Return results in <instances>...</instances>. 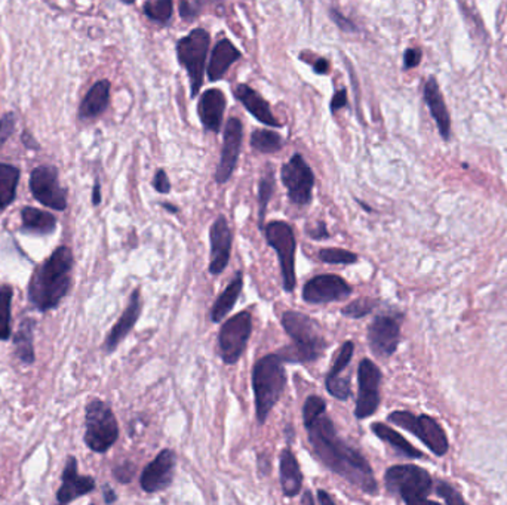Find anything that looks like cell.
Segmentation results:
<instances>
[{"instance_id": "49", "label": "cell", "mask_w": 507, "mask_h": 505, "mask_svg": "<svg viewBox=\"0 0 507 505\" xmlns=\"http://www.w3.org/2000/svg\"><path fill=\"white\" fill-rule=\"evenodd\" d=\"M347 103H349V101H347V90H345V87H343V90H340V91H337L334 94V97L331 99V104H329L333 115H335L338 110L345 108L347 106Z\"/></svg>"}, {"instance_id": "46", "label": "cell", "mask_w": 507, "mask_h": 505, "mask_svg": "<svg viewBox=\"0 0 507 505\" xmlns=\"http://www.w3.org/2000/svg\"><path fill=\"white\" fill-rule=\"evenodd\" d=\"M153 187H155V190L160 194H168L171 192V181L168 178L167 172H165L163 169L156 171L155 178H153Z\"/></svg>"}, {"instance_id": "55", "label": "cell", "mask_w": 507, "mask_h": 505, "mask_svg": "<svg viewBox=\"0 0 507 505\" xmlns=\"http://www.w3.org/2000/svg\"><path fill=\"white\" fill-rule=\"evenodd\" d=\"M162 206H163L165 209H167L168 212H171V213H179V208L171 205V204H167V201H165V204H162Z\"/></svg>"}, {"instance_id": "6", "label": "cell", "mask_w": 507, "mask_h": 505, "mask_svg": "<svg viewBox=\"0 0 507 505\" xmlns=\"http://www.w3.org/2000/svg\"><path fill=\"white\" fill-rule=\"evenodd\" d=\"M85 443L97 453L107 452L119 439L115 413L106 401L94 399L86 405Z\"/></svg>"}, {"instance_id": "52", "label": "cell", "mask_w": 507, "mask_h": 505, "mask_svg": "<svg viewBox=\"0 0 507 505\" xmlns=\"http://www.w3.org/2000/svg\"><path fill=\"white\" fill-rule=\"evenodd\" d=\"M118 499V497H116V494H115V490H113L109 485H106L104 486V501L107 502V504H111V502H115Z\"/></svg>"}, {"instance_id": "34", "label": "cell", "mask_w": 507, "mask_h": 505, "mask_svg": "<svg viewBox=\"0 0 507 505\" xmlns=\"http://www.w3.org/2000/svg\"><path fill=\"white\" fill-rule=\"evenodd\" d=\"M14 289L9 285L0 287V341L11 338V302Z\"/></svg>"}, {"instance_id": "40", "label": "cell", "mask_w": 507, "mask_h": 505, "mask_svg": "<svg viewBox=\"0 0 507 505\" xmlns=\"http://www.w3.org/2000/svg\"><path fill=\"white\" fill-rule=\"evenodd\" d=\"M326 411V401L321 396H309L304 401L303 406V422H309L314 418H318L319 415L325 413Z\"/></svg>"}, {"instance_id": "38", "label": "cell", "mask_w": 507, "mask_h": 505, "mask_svg": "<svg viewBox=\"0 0 507 505\" xmlns=\"http://www.w3.org/2000/svg\"><path fill=\"white\" fill-rule=\"evenodd\" d=\"M325 387L329 394L341 401L347 400L352 396L350 378L347 380V378H341V376H326Z\"/></svg>"}, {"instance_id": "14", "label": "cell", "mask_w": 507, "mask_h": 505, "mask_svg": "<svg viewBox=\"0 0 507 505\" xmlns=\"http://www.w3.org/2000/svg\"><path fill=\"white\" fill-rule=\"evenodd\" d=\"M401 314H378L368 327V344L378 357L395 355L401 339Z\"/></svg>"}, {"instance_id": "11", "label": "cell", "mask_w": 507, "mask_h": 505, "mask_svg": "<svg viewBox=\"0 0 507 505\" xmlns=\"http://www.w3.org/2000/svg\"><path fill=\"white\" fill-rule=\"evenodd\" d=\"M281 180L286 188L289 200L294 205L306 206L312 201L314 173L300 153H296L281 169Z\"/></svg>"}, {"instance_id": "36", "label": "cell", "mask_w": 507, "mask_h": 505, "mask_svg": "<svg viewBox=\"0 0 507 505\" xmlns=\"http://www.w3.org/2000/svg\"><path fill=\"white\" fill-rule=\"evenodd\" d=\"M377 306L378 301L374 298H358L341 308V314L350 319H362L365 315L371 314Z\"/></svg>"}, {"instance_id": "16", "label": "cell", "mask_w": 507, "mask_h": 505, "mask_svg": "<svg viewBox=\"0 0 507 505\" xmlns=\"http://www.w3.org/2000/svg\"><path fill=\"white\" fill-rule=\"evenodd\" d=\"M244 141V126L237 118H232L225 125L224 140L221 147V156L217 171H215V183L225 184L232 178L236 169L240 150Z\"/></svg>"}, {"instance_id": "1", "label": "cell", "mask_w": 507, "mask_h": 505, "mask_svg": "<svg viewBox=\"0 0 507 505\" xmlns=\"http://www.w3.org/2000/svg\"><path fill=\"white\" fill-rule=\"evenodd\" d=\"M307 430L314 457L333 473L343 477L346 482L363 490L365 494L375 495L378 485L370 462L362 453L340 439L333 420L326 413L319 415L309 422H304Z\"/></svg>"}, {"instance_id": "29", "label": "cell", "mask_w": 507, "mask_h": 505, "mask_svg": "<svg viewBox=\"0 0 507 505\" xmlns=\"http://www.w3.org/2000/svg\"><path fill=\"white\" fill-rule=\"evenodd\" d=\"M371 430L380 440L386 441V443H389L393 449H395L399 455L407 458H423V453L420 450L415 449L407 439L393 430V428H390L389 425L383 422H374L371 425Z\"/></svg>"}, {"instance_id": "20", "label": "cell", "mask_w": 507, "mask_h": 505, "mask_svg": "<svg viewBox=\"0 0 507 505\" xmlns=\"http://www.w3.org/2000/svg\"><path fill=\"white\" fill-rule=\"evenodd\" d=\"M141 307L143 306H141V295H139V289H134L131 298H130V302H128V307L125 308L119 320L115 323V326L111 327V331L109 332V335L106 338V343H104L106 353L115 351L122 341L128 336V334L135 326L139 314H141Z\"/></svg>"}, {"instance_id": "51", "label": "cell", "mask_w": 507, "mask_h": 505, "mask_svg": "<svg viewBox=\"0 0 507 505\" xmlns=\"http://www.w3.org/2000/svg\"><path fill=\"white\" fill-rule=\"evenodd\" d=\"M101 204V184L97 180L94 184V190H92V205L98 206Z\"/></svg>"}, {"instance_id": "17", "label": "cell", "mask_w": 507, "mask_h": 505, "mask_svg": "<svg viewBox=\"0 0 507 505\" xmlns=\"http://www.w3.org/2000/svg\"><path fill=\"white\" fill-rule=\"evenodd\" d=\"M176 464L175 452L171 449L160 450L156 458L146 465L141 474V488L147 494L168 489L174 481V470Z\"/></svg>"}, {"instance_id": "4", "label": "cell", "mask_w": 507, "mask_h": 505, "mask_svg": "<svg viewBox=\"0 0 507 505\" xmlns=\"http://www.w3.org/2000/svg\"><path fill=\"white\" fill-rule=\"evenodd\" d=\"M281 356L268 355L261 357L252 369V388L256 396V413L258 424L268 421L272 409L281 399L286 387V374Z\"/></svg>"}, {"instance_id": "35", "label": "cell", "mask_w": 507, "mask_h": 505, "mask_svg": "<svg viewBox=\"0 0 507 505\" xmlns=\"http://www.w3.org/2000/svg\"><path fill=\"white\" fill-rule=\"evenodd\" d=\"M143 10L148 20L159 24H168L172 18L174 0H148L144 3Z\"/></svg>"}, {"instance_id": "43", "label": "cell", "mask_w": 507, "mask_h": 505, "mask_svg": "<svg viewBox=\"0 0 507 505\" xmlns=\"http://www.w3.org/2000/svg\"><path fill=\"white\" fill-rule=\"evenodd\" d=\"M329 15H331V20L334 21V24L337 25V27H338L341 31H345V33H354V31H358V27H356V25H354V22H353L352 20H349L347 17H345L343 14H341L340 10L331 9V10H329Z\"/></svg>"}, {"instance_id": "7", "label": "cell", "mask_w": 507, "mask_h": 505, "mask_svg": "<svg viewBox=\"0 0 507 505\" xmlns=\"http://www.w3.org/2000/svg\"><path fill=\"white\" fill-rule=\"evenodd\" d=\"M209 33L204 29H195L176 43V57L186 69L190 80V95L197 97L205 78L207 57L209 52Z\"/></svg>"}, {"instance_id": "37", "label": "cell", "mask_w": 507, "mask_h": 505, "mask_svg": "<svg viewBox=\"0 0 507 505\" xmlns=\"http://www.w3.org/2000/svg\"><path fill=\"white\" fill-rule=\"evenodd\" d=\"M319 259L326 264H343L350 265L358 261V255L354 252L340 248H325L319 250Z\"/></svg>"}, {"instance_id": "9", "label": "cell", "mask_w": 507, "mask_h": 505, "mask_svg": "<svg viewBox=\"0 0 507 505\" xmlns=\"http://www.w3.org/2000/svg\"><path fill=\"white\" fill-rule=\"evenodd\" d=\"M389 421L420 439L435 455L442 457L448 452L450 445L447 434L432 416L414 415L407 411H395L389 415Z\"/></svg>"}, {"instance_id": "39", "label": "cell", "mask_w": 507, "mask_h": 505, "mask_svg": "<svg viewBox=\"0 0 507 505\" xmlns=\"http://www.w3.org/2000/svg\"><path fill=\"white\" fill-rule=\"evenodd\" d=\"M353 351H354V344L352 343V341H346V343L341 346L337 357L333 362L331 369H329L326 376H340V374L350 364L352 357H353Z\"/></svg>"}, {"instance_id": "31", "label": "cell", "mask_w": 507, "mask_h": 505, "mask_svg": "<svg viewBox=\"0 0 507 505\" xmlns=\"http://www.w3.org/2000/svg\"><path fill=\"white\" fill-rule=\"evenodd\" d=\"M18 181L20 169L8 163H0V213L14 201Z\"/></svg>"}, {"instance_id": "21", "label": "cell", "mask_w": 507, "mask_h": 505, "mask_svg": "<svg viewBox=\"0 0 507 505\" xmlns=\"http://www.w3.org/2000/svg\"><path fill=\"white\" fill-rule=\"evenodd\" d=\"M225 111V95L220 90H208L202 94L197 104V115L207 131L218 134Z\"/></svg>"}, {"instance_id": "23", "label": "cell", "mask_w": 507, "mask_h": 505, "mask_svg": "<svg viewBox=\"0 0 507 505\" xmlns=\"http://www.w3.org/2000/svg\"><path fill=\"white\" fill-rule=\"evenodd\" d=\"M233 94L239 103L242 104L258 122L268 126H273V128H281L282 123L275 118L270 104L256 90H252V87L248 86L246 83H237L235 86Z\"/></svg>"}, {"instance_id": "44", "label": "cell", "mask_w": 507, "mask_h": 505, "mask_svg": "<svg viewBox=\"0 0 507 505\" xmlns=\"http://www.w3.org/2000/svg\"><path fill=\"white\" fill-rule=\"evenodd\" d=\"M135 471L137 467L132 462H123L116 467L115 471H113V476H115L120 483H130L135 476Z\"/></svg>"}, {"instance_id": "28", "label": "cell", "mask_w": 507, "mask_h": 505, "mask_svg": "<svg viewBox=\"0 0 507 505\" xmlns=\"http://www.w3.org/2000/svg\"><path fill=\"white\" fill-rule=\"evenodd\" d=\"M22 232L34 234H53L57 230V218L46 211L25 206L21 211Z\"/></svg>"}, {"instance_id": "18", "label": "cell", "mask_w": 507, "mask_h": 505, "mask_svg": "<svg viewBox=\"0 0 507 505\" xmlns=\"http://www.w3.org/2000/svg\"><path fill=\"white\" fill-rule=\"evenodd\" d=\"M209 242H211V261H209V273L212 276L221 274L230 261L233 233L224 215H218L211 225L209 230Z\"/></svg>"}, {"instance_id": "50", "label": "cell", "mask_w": 507, "mask_h": 505, "mask_svg": "<svg viewBox=\"0 0 507 505\" xmlns=\"http://www.w3.org/2000/svg\"><path fill=\"white\" fill-rule=\"evenodd\" d=\"M313 70L316 71V74H328V71H329V61L325 59V58H319L318 61H314Z\"/></svg>"}, {"instance_id": "12", "label": "cell", "mask_w": 507, "mask_h": 505, "mask_svg": "<svg viewBox=\"0 0 507 505\" xmlns=\"http://www.w3.org/2000/svg\"><path fill=\"white\" fill-rule=\"evenodd\" d=\"M383 375L378 366L370 359H363L358 366V399L354 416L358 420L370 418L380 406V384Z\"/></svg>"}, {"instance_id": "41", "label": "cell", "mask_w": 507, "mask_h": 505, "mask_svg": "<svg viewBox=\"0 0 507 505\" xmlns=\"http://www.w3.org/2000/svg\"><path fill=\"white\" fill-rule=\"evenodd\" d=\"M15 131V115L14 113H6L0 118V148L5 145L11 135Z\"/></svg>"}, {"instance_id": "27", "label": "cell", "mask_w": 507, "mask_h": 505, "mask_svg": "<svg viewBox=\"0 0 507 505\" xmlns=\"http://www.w3.org/2000/svg\"><path fill=\"white\" fill-rule=\"evenodd\" d=\"M242 289H244V273L236 271L233 280L227 285L224 292L215 299L214 306L211 308V320L214 323L221 322L225 315L233 310L235 304L240 297V292H242Z\"/></svg>"}, {"instance_id": "13", "label": "cell", "mask_w": 507, "mask_h": 505, "mask_svg": "<svg viewBox=\"0 0 507 505\" xmlns=\"http://www.w3.org/2000/svg\"><path fill=\"white\" fill-rule=\"evenodd\" d=\"M30 192L37 201L46 208L66 211L67 192L58 178V169L50 165H42L30 173Z\"/></svg>"}, {"instance_id": "45", "label": "cell", "mask_w": 507, "mask_h": 505, "mask_svg": "<svg viewBox=\"0 0 507 505\" xmlns=\"http://www.w3.org/2000/svg\"><path fill=\"white\" fill-rule=\"evenodd\" d=\"M422 57H423L422 49H418V48H408L407 50H405V54H403V69H405V70H410V69L417 67L418 64H420Z\"/></svg>"}, {"instance_id": "42", "label": "cell", "mask_w": 507, "mask_h": 505, "mask_svg": "<svg viewBox=\"0 0 507 505\" xmlns=\"http://www.w3.org/2000/svg\"><path fill=\"white\" fill-rule=\"evenodd\" d=\"M436 494L443 498L447 504H464L463 497L455 490L451 485L445 483V482H438L436 485Z\"/></svg>"}, {"instance_id": "19", "label": "cell", "mask_w": 507, "mask_h": 505, "mask_svg": "<svg viewBox=\"0 0 507 505\" xmlns=\"http://www.w3.org/2000/svg\"><path fill=\"white\" fill-rule=\"evenodd\" d=\"M95 489V481L90 476H81L78 473V461L69 457L64 471H62V485L57 492L60 504H69L76 498L88 495Z\"/></svg>"}, {"instance_id": "15", "label": "cell", "mask_w": 507, "mask_h": 505, "mask_svg": "<svg viewBox=\"0 0 507 505\" xmlns=\"http://www.w3.org/2000/svg\"><path fill=\"white\" fill-rule=\"evenodd\" d=\"M353 292V287L337 274L314 276L303 287V299L307 304H329L334 301H343Z\"/></svg>"}, {"instance_id": "33", "label": "cell", "mask_w": 507, "mask_h": 505, "mask_svg": "<svg viewBox=\"0 0 507 505\" xmlns=\"http://www.w3.org/2000/svg\"><path fill=\"white\" fill-rule=\"evenodd\" d=\"M275 190V172L272 166H268V171L264 172L260 181L258 187V225L260 229H264V221H265V212H268L269 201L273 196Z\"/></svg>"}, {"instance_id": "47", "label": "cell", "mask_w": 507, "mask_h": 505, "mask_svg": "<svg viewBox=\"0 0 507 505\" xmlns=\"http://www.w3.org/2000/svg\"><path fill=\"white\" fill-rule=\"evenodd\" d=\"M179 9H180V15L184 21H193L200 14L196 5L193 2H190V0H181Z\"/></svg>"}, {"instance_id": "32", "label": "cell", "mask_w": 507, "mask_h": 505, "mask_svg": "<svg viewBox=\"0 0 507 505\" xmlns=\"http://www.w3.org/2000/svg\"><path fill=\"white\" fill-rule=\"evenodd\" d=\"M251 145L258 153L272 155L284 148V138L275 131L256 129L251 135Z\"/></svg>"}, {"instance_id": "8", "label": "cell", "mask_w": 507, "mask_h": 505, "mask_svg": "<svg viewBox=\"0 0 507 505\" xmlns=\"http://www.w3.org/2000/svg\"><path fill=\"white\" fill-rule=\"evenodd\" d=\"M264 237L269 245L276 250L279 264H281L284 289L285 292H293L296 289V249L297 242L294 230L285 221H272L264 225Z\"/></svg>"}, {"instance_id": "26", "label": "cell", "mask_w": 507, "mask_h": 505, "mask_svg": "<svg viewBox=\"0 0 507 505\" xmlns=\"http://www.w3.org/2000/svg\"><path fill=\"white\" fill-rule=\"evenodd\" d=\"M110 103V82L98 80L85 95L79 107V118L83 120L95 119L103 115Z\"/></svg>"}, {"instance_id": "2", "label": "cell", "mask_w": 507, "mask_h": 505, "mask_svg": "<svg viewBox=\"0 0 507 505\" xmlns=\"http://www.w3.org/2000/svg\"><path fill=\"white\" fill-rule=\"evenodd\" d=\"M73 265L71 249L60 246L34 270L29 283V299L36 310L43 313L58 307L71 286Z\"/></svg>"}, {"instance_id": "3", "label": "cell", "mask_w": 507, "mask_h": 505, "mask_svg": "<svg viewBox=\"0 0 507 505\" xmlns=\"http://www.w3.org/2000/svg\"><path fill=\"white\" fill-rule=\"evenodd\" d=\"M282 326L293 339V344L277 351V355L284 362L306 364L321 359L324 350L326 348V341L319 325L310 319L307 314L294 310L285 311L282 315Z\"/></svg>"}, {"instance_id": "30", "label": "cell", "mask_w": 507, "mask_h": 505, "mask_svg": "<svg viewBox=\"0 0 507 505\" xmlns=\"http://www.w3.org/2000/svg\"><path fill=\"white\" fill-rule=\"evenodd\" d=\"M36 322L32 318L24 319L20 325V329L14 336L15 355L24 364L34 363V348H33V332Z\"/></svg>"}, {"instance_id": "56", "label": "cell", "mask_w": 507, "mask_h": 505, "mask_svg": "<svg viewBox=\"0 0 507 505\" xmlns=\"http://www.w3.org/2000/svg\"><path fill=\"white\" fill-rule=\"evenodd\" d=\"M122 2H125V3H134L135 0H122Z\"/></svg>"}, {"instance_id": "10", "label": "cell", "mask_w": 507, "mask_h": 505, "mask_svg": "<svg viewBox=\"0 0 507 505\" xmlns=\"http://www.w3.org/2000/svg\"><path fill=\"white\" fill-rule=\"evenodd\" d=\"M252 334V315L240 311L227 320L218 334L220 357L225 364H236L244 356Z\"/></svg>"}, {"instance_id": "48", "label": "cell", "mask_w": 507, "mask_h": 505, "mask_svg": "<svg viewBox=\"0 0 507 505\" xmlns=\"http://www.w3.org/2000/svg\"><path fill=\"white\" fill-rule=\"evenodd\" d=\"M307 234L314 239V241H324V239H329L331 234L328 232V227L324 221H318L313 227H307Z\"/></svg>"}, {"instance_id": "53", "label": "cell", "mask_w": 507, "mask_h": 505, "mask_svg": "<svg viewBox=\"0 0 507 505\" xmlns=\"http://www.w3.org/2000/svg\"><path fill=\"white\" fill-rule=\"evenodd\" d=\"M318 502L319 504H334L335 501H334V498L328 495V492L321 489V490H318Z\"/></svg>"}, {"instance_id": "25", "label": "cell", "mask_w": 507, "mask_h": 505, "mask_svg": "<svg viewBox=\"0 0 507 505\" xmlns=\"http://www.w3.org/2000/svg\"><path fill=\"white\" fill-rule=\"evenodd\" d=\"M279 474H281V486L286 498L297 497L303 488V473L300 464L289 448L281 452L279 458Z\"/></svg>"}, {"instance_id": "5", "label": "cell", "mask_w": 507, "mask_h": 505, "mask_svg": "<svg viewBox=\"0 0 507 505\" xmlns=\"http://www.w3.org/2000/svg\"><path fill=\"white\" fill-rule=\"evenodd\" d=\"M387 490L407 504L426 502L433 489L430 474L417 465H393L384 474Z\"/></svg>"}, {"instance_id": "24", "label": "cell", "mask_w": 507, "mask_h": 505, "mask_svg": "<svg viewBox=\"0 0 507 505\" xmlns=\"http://www.w3.org/2000/svg\"><path fill=\"white\" fill-rule=\"evenodd\" d=\"M240 57H242L240 50L229 39H221L212 49L207 70L208 79L211 82L223 79L227 70H229L237 59H240Z\"/></svg>"}, {"instance_id": "22", "label": "cell", "mask_w": 507, "mask_h": 505, "mask_svg": "<svg viewBox=\"0 0 507 505\" xmlns=\"http://www.w3.org/2000/svg\"><path fill=\"white\" fill-rule=\"evenodd\" d=\"M424 103L427 104L430 115H432L438 131L443 140L448 141L451 138V118L445 104V99L440 92V87L438 80L430 76V78L424 83Z\"/></svg>"}, {"instance_id": "54", "label": "cell", "mask_w": 507, "mask_h": 505, "mask_svg": "<svg viewBox=\"0 0 507 505\" xmlns=\"http://www.w3.org/2000/svg\"><path fill=\"white\" fill-rule=\"evenodd\" d=\"M301 504H314V499H313V497H312V494H310L309 490H307L306 494H304V497L301 498Z\"/></svg>"}]
</instances>
